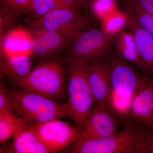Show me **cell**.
Listing matches in <instances>:
<instances>
[{
  "label": "cell",
  "mask_w": 153,
  "mask_h": 153,
  "mask_svg": "<svg viewBox=\"0 0 153 153\" xmlns=\"http://www.w3.org/2000/svg\"><path fill=\"white\" fill-rule=\"evenodd\" d=\"M109 68L110 92L107 106L123 123L129 120L134 97L148 76L143 75L128 62L117 57L107 61Z\"/></svg>",
  "instance_id": "obj_1"
},
{
  "label": "cell",
  "mask_w": 153,
  "mask_h": 153,
  "mask_svg": "<svg viewBox=\"0 0 153 153\" xmlns=\"http://www.w3.org/2000/svg\"><path fill=\"white\" fill-rule=\"evenodd\" d=\"M120 131L102 139H78L69 149L74 153H143L147 128L131 120Z\"/></svg>",
  "instance_id": "obj_2"
},
{
  "label": "cell",
  "mask_w": 153,
  "mask_h": 153,
  "mask_svg": "<svg viewBox=\"0 0 153 153\" xmlns=\"http://www.w3.org/2000/svg\"><path fill=\"white\" fill-rule=\"evenodd\" d=\"M11 80L17 87L60 102L67 94L63 64L57 59L43 60L25 76Z\"/></svg>",
  "instance_id": "obj_3"
},
{
  "label": "cell",
  "mask_w": 153,
  "mask_h": 153,
  "mask_svg": "<svg viewBox=\"0 0 153 153\" xmlns=\"http://www.w3.org/2000/svg\"><path fill=\"white\" fill-rule=\"evenodd\" d=\"M13 111L34 123L44 122L55 119H69L74 115L68 102H60L19 87L9 89Z\"/></svg>",
  "instance_id": "obj_4"
},
{
  "label": "cell",
  "mask_w": 153,
  "mask_h": 153,
  "mask_svg": "<svg viewBox=\"0 0 153 153\" xmlns=\"http://www.w3.org/2000/svg\"><path fill=\"white\" fill-rule=\"evenodd\" d=\"M88 63L81 59H68L67 102L73 112V121L82 130L94 102L88 78Z\"/></svg>",
  "instance_id": "obj_5"
},
{
  "label": "cell",
  "mask_w": 153,
  "mask_h": 153,
  "mask_svg": "<svg viewBox=\"0 0 153 153\" xmlns=\"http://www.w3.org/2000/svg\"><path fill=\"white\" fill-rule=\"evenodd\" d=\"M116 35L102 29L84 30L70 43L68 58L81 59L88 63L107 61Z\"/></svg>",
  "instance_id": "obj_6"
},
{
  "label": "cell",
  "mask_w": 153,
  "mask_h": 153,
  "mask_svg": "<svg viewBox=\"0 0 153 153\" xmlns=\"http://www.w3.org/2000/svg\"><path fill=\"white\" fill-rule=\"evenodd\" d=\"M88 25L86 17L79 11L65 7L56 8L36 21V27L58 33L70 44Z\"/></svg>",
  "instance_id": "obj_7"
},
{
  "label": "cell",
  "mask_w": 153,
  "mask_h": 153,
  "mask_svg": "<svg viewBox=\"0 0 153 153\" xmlns=\"http://www.w3.org/2000/svg\"><path fill=\"white\" fill-rule=\"evenodd\" d=\"M36 133L51 153L71 146L80 137L82 129L60 119L35 124Z\"/></svg>",
  "instance_id": "obj_8"
},
{
  "label": "cell",
  "mask_w": 153,
  "mask_h": 153,
  "mask_svg": "<svg viewBox=\"0 0 153 153\" xmlns=\"http://www.w3.org/2000/svg\"><path fill=\"white\" fill-rule=\"evenodd\" d=\"M119 120L106 105L94 102L79 139H102L117 132Z\"/></svg>",
  "instance_id": "obj_9"
},
{
  "label": "cell",
  "mask_w": 153,
  "mask_h": 153,
  "mask_svg": "<svg viewBox=\"0 0 153 153\" xmlns=\"http://www.w3.org/2000/svg\"><path fill=\"white\" fill-rule=\"evenodd\" d=\"M125 15L126 27L132 34L139 54L142 71L150 76L153 74V35L138 25L128 9Z\"/></svg>",
  "instance_id": "obj_10"
},
{
  "label": "cell",
  "mask_w": 153,
  "mask_h": 153,
  "mask_svg": "<svg viewBox=\"0 0 153 153\" xmlns=\"http://www.w3.org/2000/svg\"><path fill=\"white\" fill-rule=\"evenodd\" d=\"M20 117L18 128L13 143L6 152L11 153H51L41 142L35 129V124Z\"/></svg>",
  "instance_id": "obj_11"
},
{
  "label": "cell",
  "mask_w": 153,
  "mask_h": 153,
  "mask_svg": "<svg viewBox=\"0 0 153 153\" xmlns=\"http://www.w3.org/2000/svg\"><path fill=\"white\" fill-rule=\"evenodd\" d=\"M153 114V80L147 76L134 96L129 120L149 127Z\"/></svg>",
  "instance_id": "obj_12"
},
{
  "label": "cell",
  "mask_w": 153,
  "mask_h": 153,
  "mask_svg": "<svg viewBox=\"0 0 153 153\" xmlns=\"http://www.w3.org/2000/svg\"><path fill=\"white\" fill-rule=\"evenodd\" d=\"M31 31L15 27L1 35V57L33 55Z\"/></svg>",
  "instance_id": "obj_13"
},
{
  "label": "cell",
  "mask_w": 153,
  "mask_h": 153,
  "mask_svg": "<svg viewBox=\"0 0 153 153\" xmlns=\"http://www.w3.org/2000/svg\"><path fill=\"white\" fill-rule=\"evenodd\" d=\"M88 78L94 102L107 106L111 89L107 61L88 63Z\"/></svg>",
  "instance_id": "obj_14"
},
{
  "label": "cell",
  "mask_w": 153,
  "mask_h": 153,
  "mask_svg": "<svg viewBox=\"0 0 153 153\" xmlns=\"http://www.w3.org/2000/svg\"><path fill=\"white\" fill-rule=\"evenodd\" d=\"M33 55L47 58L56 54L68 44L62 35L54 31L40 27L31 31Z\"/></svg>",
  "instance_id": "obj_15"
},
{
  "label": "cell",
  "mask_w": 153,
  "mask_h": 153,
  "mask_svg": "<svg viewBox=\"0 0 153 153\" xmlns=\"http://www.w3.org/2000/svg\"><path fill=\"white\" fill-rule=\"evenodd\" d=\"M114 44L118 57L142 71L139 54L132 34L128 30H122L115 37Z\"/></svg>",
  "instance_id": "obj_16"
},
{
  "label": "cell",
  "mask_w": 153,
  "mask_h": 153,
  "mask_svg": "<svg viewBox=\"0 0 153 153\" xmlns=\"http://www.w3.org/2000/svg\"><path fill=\"white\" fill-rule=\"evenodd\" d=\"M33 55L1 57V72L10 80L25 76L32 68Z\"/></svg>",
  "instance_id": "obj_17"
},
{
  "label": "cell",
  "mask_w": 153,
  "mask_h": 153,
  "mask_svg": "<svg viewBox=\"0 0 153 153\" xmlns=\"http://www.w3.org/2000/svg\"><path fill=\"white\" fill-rule=\"evenodd\" d=\"M19 118L8 110H0V142H5L16 131Z\"/></svg>",
  "instance_id": "obj_18"
},
{
  "label": "cell",
  "mask_w": 153,
  "mask_h": 153,
  "mask_svg": "<svg viewBox=\"0 0 153 153\" xmlns=\"http://www.w3.org/2000/svg\"><path fill=\"white\" fill-rule=\"evenodd\" d=\"M127 8L131 12L137 23L141 27L153 35V16L142 9L132 0L128 1Z\"/></svg>",
  "instance_id": "obj_19"
},
{
  "label": "cell",
  "mask_w": 153,
  "mask_h": 153,
  "mask_svg": "<svg viewBox=\"0 0 153 153\" xmlns=\"http://www.w3.org/2000/svg\"><path fill=\"white\" fill-rule=\"evenodd\" d=\"M63 7L57 0H30L27 10L39 20L52 10Z\"/></svg>",
  "instance_id": "obj_20"
},
{
  "label": "cell",
  "mask_w": 153,
  "mask_h": 153,
  "mask_svg": "<svg viewBox=\"0 0 153 153\" xmlns=\"http://www.w3.org/2000/svg\"><path fill=\"white\" fill-rule=\"evenodd\" d=\"M126 19L125 14H114L106 19L103 23V29L107 33L116 35L126 27Z\"/></svg>",
  "instance_id": "obj_21"
},
{
  "label": "cell",
  "mask_w": 153,
  "mask_h": 153,
  "mask_svg": "<svg viewBox=\"0 0 153 153\" xmlns=\"http://www.w3.org/2000/svg\"><path fill=\"white\" fill-rule=\"evenodd\" d=\"M30 0H1L2 7L7 9L15 15L27 11Z\"/></svg>",
  "instance_id": "obj_22"
},
{
  "label": "cell",
  "mask_w": 153,
  "mask_h": 153,
  "mask_svg": "<svg viewBox=\"0 0 153 153\" xmlns=\"http://www.w3.org/2000/svg\"><path fill=\"white\" fill-rule=\"evenodd\" d=\"M8 110L13 112V105L9 89L1 80L0 83V110Z\"/></svg>",
  "instance_id": "obj_23"
},
{
  "label": "cell",
  "mask_w": 153,
  "mask_h": 153,
  "mask_svg": "<svg viewBox=\"0 0 153 153\" xmlns=\"http://www.w3.org/2000/svg\"><path fill=\"white\" fill-rule=\"evenodd\" d=\"M16 15L7 9L1 7L0 17V31L1 35L13 28L12 25L14 18Z\"/></svg>",
  "instance_id": "obj_24"
},
{
  "label": "cell",
  "mask_w": 153,
  "mask_h": 153,
  "mask_svg": "<svg viewBox=\"0 0 153 153\" xmlns=\"http://www.w3.org/2000/svg\"><path fill=\"white\" fill-rule=\"evenodd\" d=\"M147 128L146 145L143 153H153V127Z\"/></svg>",
  "instance_id": "obj_25"
},
{
  "label": "cell",
  "mask_w": 153,
  "mask_h": 153,
  "mask_svg": "<svg viewBox=\"0 0 153 153\" xmlns=\"http://www.w3.org/2000/svg\"><path fill=\"white\" fill-rule=\"evenodd\" d=\"M142 9L153 16V0H132Z\"/></svg>",
  "instance_id": "obj_26"
},
{
  "label": "cell",
  "mask_w": 153,
  "mask_h": 153,
  "mask_svg": "<svg viewBox=\"0 0 153 153\" xmlns=\"http://www.w3.org/2000/svg\"><path fill=\"white\" fill-rule=\"evenodd\" d=\"M60 4L63 7H67L74 10H77L76 7V0H57Z\"/></svg>",
  "instance_id": "obj_27"
},
{
  "label": "cell",
  "mask_w": 153,
  "mask_h": 153,
  "mask_svg": "<svg viewBox=\"0 0 153 153\" xmlns=\"http://www.w3.org/2000/svg\"><path fill=\"white\" fill-rule=\"evenodd\" d=\"M76 7L77 10L84 7L89 4V0H76Z\"/></svg>",
  "instance_id": "obj_28"
},
{
  "label": "cell",
  "mask_w": 153,
  "mask_h": 153,
  "mask_svg": "<svg viewBox=\"0 0 153 153\" xmlns=\"http://www.w3.org/2000/svg\"><path fill=\"white\" fill-rule=\"evenodd\" d=\"M98 1V0H89V4L90 3L93 2L95 1Z\"/></svg>",
  "instance_id": "obj_29"
},
{
  "label": "cell",
  "mask_w": 153,
  "mask_h": 153,
  "mask_svg": "<svg viewBox=\"0 0 153 153\" xmlns=\"http://www.w3.org/2000/svg\"><path fill=\"white\" fill-rule=\"evenodd\" d=\"M150 127H153V114L152 119V124H151V126Z\"/></svg>",
  "instance_id": "obj_30"
}]
</instances>
